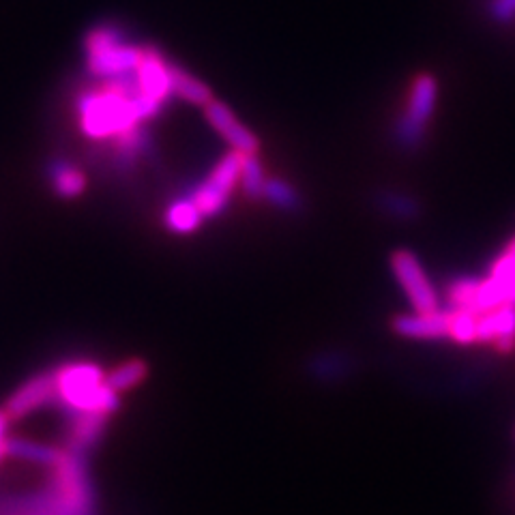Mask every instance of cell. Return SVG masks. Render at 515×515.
<instances>
[{
	"label": "cell",
	"mask_w": 515,
	"mask_h": 515,
	"mask_svg": "<svg viewBox=\"0 0 515 515\" xmlns=\"http://www.w3.org/2000/svg\"><path fill=\"white\" fill-rule=\"evenodd\" d=\"M170 80H172L174 97L183 99L185 103H191V106L204 108L206 103H211L215 99L209 84H204L196 76H191V73L185 71L181 65L170 63Z\"/></svg>",
	"instance_id": "obj_14"
},
{
	"label": "cell",
	"mask_w": 515,
	"mask_h": 515,
	"mask_svg": "<svg viewBox=\"0 0 515 515\" xmlns=\"http://www.w3.org/2000/svg\"><path fill=\"white\" fill-rule=\"evenodd\" d=\"M267 183V176H264V168L260 164L258 155H245L243 166H241V176L239 185L243 196L249 200H262V189Z\"/></svg>",
	"instance_id": "obj_20"
},
{
	"label": "cell",
	"mask_w": 515,
	"mask_h": 515,
	"mask_svg": "<svg viewBox=\"0 0 515 515\" xmlns=\"http://www.w3.org/2000/svg\"><path fill=\"white\" fill-rule=\"evenodd\" d=\"M146 376H149V365H146L142 359H129L121 365H116L112 372H108L106 382L116 393L123 395L142 385Z\"/></svg>",
	"instance_id": "obj_18"
},
{
	"label": "cell",
	"mask_w": 515,
	"mask_h": 515,
	"mask_svg": "<svg viewBox=\"0 0 515 515\" xmlns=\"http://www.w3.org/2000/svg\"><path fill=\"white\" fill-rule=\"evenodd\" d=\"M86 176L78 168H73L63 161H56L52 166V185L61 198H78L86 191Z\"/></svg>",
	"instance_id": "obj_19"
},
{
	"label": "cell",
	"mask_w": 515,
	"mask_h": 515,
	"mask_svg": "<svg viewBox=\"0 0 515 515\" xmlns=\"http://www.w3.org/2000/svg\"><path fill=\"white\" fill-rule=\"evenodd\" d=\"M138 82L144 97L166 106L172 93V80H170V63L159 50L153 46H144V56L138 65Z\"/></svg>",
	"instance_id": "obj_10"
},
{
	"label": "cell",
	"mask_w": 515,
	"mask_h": 515,
	"mask_svg": "<svg viewBox=\"0 0 515 515\" xmlns=\"http://www.w3.org/2000/svg\"><path fill=\"white\" fill-rule=\"evenodd\" d=\"M477 342L494 344L500 352L515 348V305H505L479 314Z\"/></svg>",
	"instance_id": "obj_12"
},
{
	"label": "cell",
	"mask_w": 515,
	"mask_h": 515,
	"mask_svg": "<svg viewBox=\"0 0 515 515\" xmlns=\"http://www.w3.org/2000/svg\"><path fill=\"white\" fill-rule=\"evenodd\" d=\"M159 103L142 93L131 97L119 88L101 82L95 91H86L78 99L80 127L93 140H114L127 131L151 121L161 112Z\"/></svg>",
	"instance_id": "obj_1"
},
{
	"label": "cell",
	"mask_w": 515,
	"mask_h": 515,
	"mask_svg": "<svg viewBox=\"0 0 515 515\" xmlns=\"http://www.w3.org/2000/svg\"><path fill=\"white\" fill-rule=\"evenodd\" d=\"M378 206L389 217L404 219V222H410V219H417L419 211H421L419 202L415 198L406 196V194H382L378 198Z\"/></svg>",
	"instance_id": "obj_22"
},
{
	"label": "cell",
	"mask_w": 515,
	"mask_h": 515,
	"mask_svg": "<svg viewBox=\"0 0 515 515\" xmlns=\"http://www.w3.org/2000/svg\"><path fill=\"white\" fill-rule=\"evenodd\" d=\"M438 101V82L430 73H419L410 86L408 103L395 125V140L404 151H417L423 144Z\"/></svg>",
	"instance_id": "obj_3"
},
{
	"label": "cell",
	"mask_w": 515,
	"mask_h": 515,
	"mask_svg": "<svg viewBox=\"0 0 515 515\" xmlns=\"http://www.w3.org/2000/svg\"><path fill=\"white\" fill-rule=\"evenodd\" d=\"M477 322H479V314L470 312V309H455V312H451L449 337L453 342H458L462 346L475 344L477 342Z\"/></svg>",
	"instance_id": "obj_21"
},
{
	"label": "cell",
	"mask_w": 515,
	"mask_h": 515,
	"mask_svg": "<svg viewBox=\"0 0 515 515\" xmlns=\"http://www.w3.org/2000/svg\"><path fill=\"white\" fill-rule=\"evenodd\" d=\"M144 56V46H136V43L121 41L116 46L95 52L86 56V67L91 76L103 80H112L125 76V73L136 71Z\"/></svg>",
	"instance_id": "obj_9"
},
{
	"label": "cell",
	"mask_w": 515,
	"mask_h": 515,
	"mask_svg": "<svg viewBox=\"0 0 515 515\" xmlns=\"http://www.w3.org/2000/svg\"><path fill=\"white\" fill-rule=\"evenodd\" d=\"M515 305V239L500 252L485 279H479V288L470 312L485 314L492 309Z\"/></svg>",
	"instance_id": "obj_5"
},
{
	"label": "cell",
	"mask_w": 515,
	"mask_h": 515,
	"mask_svg": "<svg viewBox=\"0 0 515 515\" xmlns=\"http://www.w3.org/2000/svg\"><path fill=\"white\" fill-rule=\"evenodd\" d=\"M243 157L245 155H241L237 151H230L228 155H224L217 161V166L211 170V174L206 176V181L200 183L194 189V194L189 196L196 202L204 219L217 217L228 206V200L232 196L234 187L239 185Z\"/></svg>",
	"instance_id": "obj_4"
},
{
	"label": "cell",
	"mask_w": 515,
	"mask_h": 515,
	"mask_svg": "<svg viewBox=\"0 0 515 515\" xmlns=\"http://www.w3.org/2000/svg\"><path fill=\"white\" fill-rule=\"evenodd\" d=\"M108 417L97 415V412H78L71 421V434H69V449L76 453H84L88 447H93L106 428Z\"/></svg>",
	"instance_id": "obj_15"
},
{
	"label": "cell",
	"mask_w": 515,
	"mask_h": 515,
	"mask_svg": "<svg viewBox=\"0 0 515 515\" xmlns=\"http://www.w3.org/2000/svg\"><path fill=\"white\" fill-rule=\"evenodd\" d=\"M9 417L5 410H0V462L7 460V453H5V447H7V428H9Z\"/></svg>",
	"instance_id": "obj_24"
},
{
	"label": "cell",
	"mask_w": 515,
	"mask_h": 515,
	"mask_svg": "<svg viewBox=\"0 0 515 515\" xmlns=\"http://www.w3.org/2000/svg\"><path fill=\"white\" fill-rule=\"evenodd\" d=\"M5 453L11 460L52 468L58 460H61L63 449L41 445V443H35V440H28V438H7Z\"/></svg>",
	"instance_id": "obj_13"
},
{
	"label": "cell",
	"mask_w": 515,
	"mask_h": 515,
	"mask_svg": "<svg viewBox=\"0 0 515 515\" xmlns=\"http://www.w3.org/2000/svg\"><path fill=\"white\" fill-rule=\"evenodd\" d=\"M204 119L213 127L215 134L222 138L230 151H237L241 155H258L260 140L252 129H247L224 101L213 99L204 106Z\"/></svg>",
	"instance_id": "obj_7"
},
{
	"label": "cell",
	"mask_w": 515,
	"mask_h": 515,
	"mask_svg": "<svg viewBox=\"0 0 515 515\" xmlns=\"http://www.w3.org/2000/svg\"><path fill=\"white\" fill-rule=\"evenodd\" d=\"M204 215L200 213V209L196 206V202L191 200L189 196L174 200L168 211L164 215V222L168 226V230L176 232V234H189V232H196L202 224Z\"/></svg>",
	"instance_id": "obj_16"
},
{
	"label": "cell",
	"mask_w": 515,
	"mask_h": 515,
	"mask_svg": "<svg viewBox=\"0 0 515 515\" xmlns=\"http://www.w3.org/2000/svg\"><path fill=\"white\" fill-rule=\"evenodd\" d=\"M54 400H56V376L54 372H43L31 380H26L24 385L9 397L3 410L7 412L9 421H20L28 415H33L35 410L52 404Z\"/></svg>",
	"instance_id": "obj_8"
},
{
	"label": "cell",
	"mask_w": 515,
	"mask_h": 515,
	"mask_svg": "<svg viewBox=\"0 0 515 515\" xmlns=\"http://www.w3.org/2000/svg\"><path fill=\"white\" fill-rule=\"evenodd\" d=\"M389 264L397 284L402 286L406 299L415 312H436V309H440L438 290L430 282L417 254H412L410 249H395L389 258Z\"/></svg>",
	"instance_id": "obj_6"
},
{
	"label": "cell",
	"mask_w": 515,
	"mask_h": 515,
	"mask_svg": "<svg viewBox=\"0 0 515 515\" xmlns=\"http://www.w3.org/2000/svg\"><path fill=\"white\" fill-rule=\"evenodd\" d=\"M488 13L496 24H513L515 22V0H488Z\"/></svg>",
	"instance_id": "obj_23"
},
{
	"label": "cell",
	"mask_w": 515,
	"mask_h": 515,
	"mask_svg": "<svg viewBox=\"0 0 515 515\" xmlns=\"http://www.w3.org/2000/svg\"><path fill=\"white\" fill-rule=\"evenodd\" d=\"M451 312H415V314H397L391 320V329L406 340H445L449 337Z\"/></svg>",
	"instance_id": "obj_11"
},
{
	"label": "cell",
	"mask_w": 515,
	"mask_h": 515,
	"mask_svg": "<svg viewBox=\"0 0 515 515\" xmlns=\"http://www.w3.org/2000/svg\"><path fill=\"white\" fill-rule=\"evenodd\" d=\"M54 376L56 397L73 415L97 412V415L110 417L121 408V395L108 385L106 374L97 363H67L56 370Z\"/></svg>",
	"instance_id": "obj_2"
},
{
	"label": "cell",
	"mask_w": 515,
	"mask_h": 515,
	"mask_svg": "<svg viewBox=\"0 0 515 515\" xmlns=\"http://www.w3.org/2000/svg\"><path fill=\"white\" fill-rule=\"evenodd\" d=\"M262 200H267L277 211L284 213H297L303 209V198L297 187H292L284 179H277V176H271V179L264 183Z\"/></svg>",
	"instance_id": "obj_17"
}]
</instances>
